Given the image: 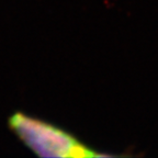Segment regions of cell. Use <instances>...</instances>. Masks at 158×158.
<instances>
[{
    "mask_svg": "<svg viewBox=\"0 0 158 158\" xmlns=\"http://www.w3.org/2000/svg\"><path fill=\"white\" fill-rule=\"evenodd\" d=\"M9 124L20 139L42 157L99 156L66 132L20 112L10 118Z\"/></svg>",
    "mask_w": 158,
    "mask_h": 158,
    "instance_id": "1",
    "label": "cell"
}]
</instances>
